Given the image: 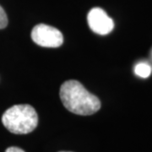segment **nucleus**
Returning <instances> with one entry per match:
<instances>
[{"mask_svg":"<svg viewBox=\"0 0 152 152\" xmlns=\"http://www.w3.org/2000/svg\"><path fill=\"white\" fill-rule=\"evenodd\" d=\"M60 98L66 108L77 115H92L101 108L97 96L89 92L77 80H68L61 86Z\"/></svg>","mask_w":152,"mask_h":152,"instance_id":"nucleus-1","label":"nucleus"},{"mask_svg":"<svg viewBox=\"0 0 152 152\" xmlns=\"http://www.w3.org/2000/svg\"><path fill=\"white\" fill-rule=\"evenodd\" d=\"M2 123L13 134H26L37 128L38 116L36 110L28 104L15 105L3 114Z\"/></svg>","mask_w":152,"mask_h":152,"instance_id":"nucleus-2","label":"nucleus"},{"mask_svg":"<svg viewBox=\"0 0 152 152\" xmlns=\"http://www.w3.org/2000/svg\"><path fill=\"white\" fill-rule=\"evenodd\" d=\"M31 39L43 48H56L64 42V36L59 30L45 24H39L32 29Z\"/></svg>","mask_w":152,"mask_h":152,"instance_id":"nucleus-3","label":"nucleus"},{"mask_svg":"<svg viewBox=\"0 0 152 152\" xmlns=\"http://www.w3.org/2000/svg\"><path fill=\"white\" fill-rule=\"evenodd\" d=\"M88 25L93 32L101 36H106L113 31L114 22L107 15L106 11L101 8H93L87 16Z\"/></svg>","mask_w":152,"mask_h":152,"instance_id":"nucleus-4","label":"nucleus"},{"mask_svg":"<svg viewBox=\"0 0 152 152\" xmlns=\"http://www.w3.org/2000/svg\"><path fill=\"white\" fill-rule=\"evenodd\" d=\"M151 66L146 63H140L136 64L134 68V73L136 74V75L141 78H148L151 75Z\"/></svg>","mask_w":152,"mask_h":152,"instance_id":"nucleus-5","label":"nucleus"},{"mask_svg":"<svg viewBox=\"0 0 152 152\" xmlns=\"http://www.w3.org/2000/svg\"><path fill=\"white\" fill-rule=\"evenodd\" d=\"M8 25V17L4 10L0 6V29L5 28Z\"/></svg>","mask_w":152,"mask_h":152,"instance_id":"nucleus-6","label":"nucleus"},{"mask_svg":"<svg viewBox=\"0 0 152 152\" xmlns=\"http://www.w3.org/2000/svg\"><path fill=\"white\" fill-rule=\"evenodd\" d=\"M5 152H25L22 149L20 148H18V147H10L8 148L7 150L5 151Z\"/></svg>","mask_w":152,"mask_h":152,"instance_id":"nucleus-7","label":"nucleus"},{"mask_svg":"<svg viewBox=\"0 0 152 152\" xmlns=\"http://www.w3.org/2000/svg\"><path fill=\"white\" fill-rule=\"evenodd\" d=\"M61 152H65V151H61Z\"/></svg>","mask_w":152,"mask_h":152,"instance_id":"nucleus-8","label":"nucleus"}]
</instances>
